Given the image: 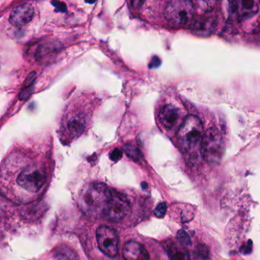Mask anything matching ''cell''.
I'll use <instances>...</instances> for the list:
<instances>
[{
	"label": "cell",
	"instance_id": "277c9868",
	"mask_svg": "<svg viewBox=\"0 0 260 260\" xmlns=\"http://www.w3.org/2000/svg\"><path fill=\"white\" fill-rule=\"evenodd\" d=\"M195 7L186 0L170 1L166 5L164 16L169 24L174 28H184L193 22Z\"/></svg>",
	"mask_w": 260,
	"mask_h": 260
},
{
	"label": "cell",
	"instance_id": "9c48e42d",
	"mask_svg": "<svg viewBox=\"0 0 260 260\" xmlns=\"http://www.w3.org/2000/svg\"><path fill=\"white\" fill-rule=\"evenodd\" d=\"M87 122L88 118L85 111L80 109H73L66 114L64 125L65 132L69 137L77 138L85 132Z\"/></svg>",
	"mask_w": 260,
	"mask_h": 260
},
{
	"label": "cell",
	"instance_id": "ba28073f",
	"mask_svg": "<svg viewBox=\"0 0 260 260\" xmlns=\"http://www.w3.org/2000/svg\"><path fill=\"white\" fill-rule=\"evenodd\" d=\"M186 118V115L180 108L173 104L165 105L159 112V120L162 126L168 130H179Z\"/></svg>",
	"mask_w": 260,
	"mask_h": 260
},
{
	"label": "cell",
	"instance_id": "7a4b0ae2",
	"mask_svg": "<svg viewBox=\"0 0 260 260\" xmlns=\"http://www.w3.org/2000/svg\"><path fill=\"white\" fill-rule=\"evenodd\" d=\"M205 130L201 120L195 115L186 117L177 132V137L182 151L189 154L201 153Z\"/></svg>",
	"mask_w": 260,
	"mask_h": 260
},
{
	"label": "cell",
	"instance_id": "6da1fadb",
	"mask_svg": "<svg viewBox=\"0 0 260 260\" xmlns=\"http://www.w3.org/2000/svg\"><path fill=\"white\" fill-rule=\"evenodd\" d=\"M112 191L102 182H92L82 191L80 206L86 214L92 217L104 216Z\"/></svg>",
	"mask_w": 260,
	"mask_h": 260
},
{
	"label": "cell",
	"instance_id": "8992f818",
	"mask_svg": "<svg viewBox=\"0 0 260 260\" xmlns=\"http://www.w3.org/2000/svg\"><path fill=\"white\" fill-rule=\"evenodd\" d=\"M96 239L101 251L111 258L116 257L118 253V237L115 230L106 225L98 227Z\"/></svg>",
	"mask_w": 260,
	"mask_h": 260
},
{
	"label": "cell",
	"instance_id": "ac0fdd59",
	"mask_svg": "<svg viewBox=\"0 0 260 260\" xmlns=\"http://www.w3.org/2000/svg\"><path fill=\"white\" fill-rule=\"evenodd\" d=\"M122 157V151L118 149V148L114 150V151L111 152V154H110V158H111V160H113V161H118V160H119Z\"/></svg>",
	"mask_w": 260,
	"mask_h": 260
},
{
	"label": "cell",
	"instance_id": "2e32d148",
	"mask_svg": "<svg viewBox=\"0 0 260 260\" xmlns=\"http://www.w3.org/2000/svg\"><path fill=\"white\" fill-rule=\"evenodd\" d=\"M167 206L166 203H160V204L156 206V208H155V216L159 217V218H161V217H164V215L167 213Z\"/></svg>",
	"mask_w": 260,
	"mask_h": 260
},
{
	"label": "cell",
	"instance_id": "8fae6325",
	"mask_svg": "<svg viewBox=\"0 0 260 260\" xmlns=\"http://www.w3.org/2000/svg\"><path fill=\"white\" fill-rule=\"evenodd\" d=\"M35 15L33 6L29 2L17 5L11 12L9 22L13 26L22 28L31 22Z\"/></svg>",
	"mask_w": 260,
	"mask_h": 260
},
{
	"label": "cell",
	"instance_id": "5b68a950",
	"mask_svg": "<svg viewBox=\"0 0 260 260\" xmlns=\"http://www.w3.org/2000/svg\"><path fill=\"white\" fill-rule=\"evenodd\" d=\"M224 153V142L220 132L215 129H208L203 139L201 153L207 161L216 163L221 160Z\"/></svg>",
	"mask_w": 260,
	"mask_h": 260
},
{
	"label": "cell",
	"instance_id": "e0dca14e",
	"mask_svg": "<svg viewBox=\"0 0 260 260\" xmlns=\"http://www.w3.org/2000/svg\"><path fill=\"white\" fill-rule=\"evenodd\" d=\"M196 254L198 255L199 258L206 260L208 257V249L207 248V246H204V245H200V246H197V248H196Z\"/></svg>",
	"mask_w": 260,
	"mask_h": 260
},
{
	"label": "cell",
	"instance_id": "9a60e30c",
	"mask_svg": "<svg viewBox=\"0 0 260 260\" xmlns=\"http://www.w3.org/2000/svg\"><path fill=\"white\" fill-rule=\"evenodd\" d=\"M177 237H178V239H179V243L185 246H191V239H190V238H189V235H188L186 231H182H182H179L178 232Z\"/></svg>",
	"mask_w": 260,
	"mask_h": 260
},
{
	"label": "cell",
	"instance_id": "5bb4252c",
	"mask_svg": "<svg viewBox=\"0 0 260 260\" xmlns=\"http://www.w3.org/2000/svg\"><path fill=\"white\" fill-rule=\"evenodd\" d=\"M124 150H125V153L129 157L131 158L132 160L138 161L141 159V154L139 152L138 149L136 148L135 146L133 144H127L124 146Z\"/></svg>",
	"mask_w": 260,
	"mask_h": 260
},
{
	"label": "cell",
	"instance_id": "52a82bcc",
	"mask_svg": "<svg viewBox=\"0 0 260 260\" xmlns=\"http://www.w3.org/2000/svg\"><path fill=\"white\" fill-rule=\"evenodd\" d=\"M130 212L129 201L122 195L112 192V195L108 203L104 216L111 222L122 221Z\"/></svg>",
	"mask_w": 260,
	"mask_h": 260
},
{
	"label": "cell",
	"instance_id": "3957f363",
	"mask_svg": "<svg viewBox=\"0 0 260 260\" xmlns=\"http://www.w3.org/2000/svg\"><path fill=\"white\" fill-rule=\"evenodd\" d=\"M47 173L42 165L29 163L25 165L16 177L18 186L27 193H39L45 184Z\"/></svg>",
	"mask_w": 260,
	"mask_h": 260
},
{
	"label": "cell",
	"instance_id": "4fadbf2b",
	"mask_svg": "<svg viewBox=\"0 0 260 260\" xmlns=\"http://www.w3.org/2000/svg\"><path fill=\"white\" fill-rule=\"evenodd\" d=\"M167 251L171 260H189L188 251L182 247H179L175 243L167 244Z\"/></svg>",
	"mask_w": 260,
	"mask_h": 260
},
{
	"label": "cell",
	"instance_id": "30bf717a",
	"mask_svg": "<svg viewBox=\"0 0 260 260\" xmlns=\"http://www.w3.org/2000/svg\"><path fill=\"white\" fill-rule=\"evenodd\" d=\"M122 257L125 260H151L149 250L140 241L129 240L124 244Z\"/></svg>",
	"mask_w": 260,
	"mask_h": 260
},
{
	"label": "cell",
	"instance_id": "7c38bea8",
	"mask_svg": "<svg viewBox=\"0 0 260 260\" xmlns=\"http://www.w3.org/2000/svg\"><path fill=\"white\" fill-rule=\"evenodd\" d=\"M234 8L240 16H249L255 14L258 11L257 2L253 1H238L232 2Z\"/></svg>",
	"mask_w": 260,
	"mask_h": 260
}]
</instances>
